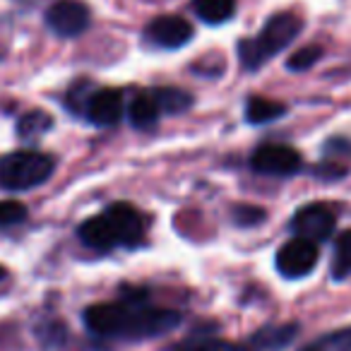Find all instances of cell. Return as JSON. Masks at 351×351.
Wrapping results in <instances>:
<instances>
[{"instance_id":"3","label":"cell","mask_w":351,"mask_h":351,"mask_svg":"<svg viewBox=\"0 0 351 351\" xmlns=\"http://www.w3.org/2000/svg\"><path fill=\"white\" fill-rule=\"evenodd\" d=\"M303 20L296 12H277L272 15L258 36L239 41V58L245 70H260L269 58L282 53L291 41L301 34Z\"/></svg>"},{"instance_id":"2","label":"cell","mask_w":351,"mask_h":351,"mask_svg":"<svg viewBox=\"0 0 351 351\" xmlns=\"http://www.w3.org/2000/svg\"><path fill=\"white\" fill-rule=\"evenodd\" d=\"M149 219L137 207L116 202L101 215H94L80 226V239L87 248L108 253L116 248H137L145 241Z\"/></svg>"},{"instance_id":"22","label":"cell","mask_w":351,"mask_h":351,"mask_svg":"<svg viewBox=\"0 0 351 351\" xmlns=\"http://www.w3.org/2000/svg\"><path fill=\"white\" fill-rule=\"evenodd\" d=\"M236 221L243 226H250V224H260L265 219V212L263 210H255V207H236L234 212Z\"/></svg>"},{"instance_id":"16","label":"cell","mask_w":351,"mask_h":351,"mask_svg":"<svg viewBox=\"0 0 351 351\" xmlns=\"http://www.w3.org/2000/svg\"><path fill=\"white\" fill-rule=\"evenodd\" d=\"M51 125H53V118L46 111H29L17 121V135L29 142V140L41 137L44 132H49Z\"/></svg>"},{"instance_id":"10","label":"cell","mask_w":351,"mask_h":351,"mask_svg":"<svg viewBox=\"0 0 351 351\" xmlns=\"http://www.w3.org/2000/svg\"><path fill=\"white\" fill-rule=\"evenodd\" d=\"M193 39V25L186 20V17L178 15H164L152 20L149 25L145 27V41L156 49H181L188 41Z\"/></svg>"},{"instance_id":"18","label":"cell","mask_w":351,"mask_h":351,"mask_svg":"<svg viewBox=\"0 0 351 351\" xmlns=\"http://www.w3.org/2000/svg\"><path fill=\"white\" fill-rule=\"evenodd\" d=\"M293 332H296V327H274V330H263L255 335V346L258 349H282V346H287L289 341L293 339Z\"/></svg>"},{"instance_id":"21","label":"cell","mask_w":351,"mask_h":351,"mask_svg":"<svg viewBox=\"0 0 351 351\" xmlns=\"http://www.w3.org/2000/svg\"><path fill=\"white\" fill-rule=\"evenodd\" d=\"M27 219V207L15 200H0V226H15Z\"/></svg>"},{"instance_id":"13","label":"cell","mask_w":351,"mask_h":351,"mask_svg":"<svg viewBox=\"0 0 351 351\" xmlns=\"http://www.w3.org/2000/svg\"><path fill=\"white\" fill-rule=\"evenodd\" d=\"M193 10L207 25H224L234 17L236 0H193Z\"/></svg>"},{"instance_id":"11","label":"cell","mask_w":351,"mask_h":351,"mask_svg":"<svg viewBox=\"0 0 351 351\" xmlns=\"http://www.w3.org/2000/svg\"><path fill=\"white\" fill-rule=\"evenodd\" d=\"M161 116H164V113H161L159 101H156V97H154L152 89L149 92H140L130 101V106H128V118H130L132 125L140 128V130H149V128H154Z\"/></svg>"},{"instance_id":"20","label":"cell","mask_w":351,"mask_h":351,"mask_svg":"<svg viewBox=\"0 0 351 351\" xmlns=\"http://www.w3.org/2000/svg\"><path fill=\"white\" fill-rule=\"evenodd\" d=\"M320 58H322L320 46H303L296 53H291V58L287 60V68L291 73H303V70H311Z\"/></svg>"},{"instance_id":"8","label":"cell","mask_w":351,"mask_h":351,"mask_svg":"<svg viewBox=\"0 0 351 351\" xmlns=\"http://www.w3.org/2000/svg\"><path fill=\"white\" fill-rule=\"evenodd\" d=\"M317 265V243L306 239H291L277 250V269L287 279H301Z\"/></svg>"},{"instance_id":"17","label":"cell","mask_w":351,"mask_h":351,"mask_svg":"<svg viewBox=\"0 0 351 351\" xmlns=\"http://www.w3.org/2000/svg\"><path fill=\"white\" fill-rule=\"evenodd\" d=\"M351 274V231L337 239L335 243V260H332V277L346 279Z\"/></svg>"},{"instance_id":"5","label":"cell","mask_w":351,"mask_h":351,"mask_svg":"<svg viewBox=\"0 0 351 351\" xmlns=\"http://www.w3.org/2000/svg\"><path fill=\"white\" fill-rule=\"evenodd\" d=\"M68 106L75 113H82L89 123L99 128H111L123 116V92L113 87L94 89V92L80 97L77 89H73L68 97Z\"/></svg>"},{"instance_id":"12","label":"cell","mask_w":351,"mask_h":351,"mask_svg":"<svg viewBox=\"0 0 351 351\" xmlns=\"http://www.w3.org/2000/svg\"><path fill=\"white\" fill-rule=\"evenodd\" d=\"M171 351H255V349L236 344V341H226L215 335H200V332H197V335L183 339L181 344H176Z\"/></svg>"},{"instance_id":"6","label":"cell","mask_w":351,"mask_h":351,"mask_svg":"<svg viewBox=\"0 0 351 351\" xmlns=\"http://www.w3.org/2000/svg\"><path fill=\"white\" fill-rule=\"evenodd\" d=\"M92 22V12L80 0H56L53 5L46 10V25L53 34L63 39H73L87 32Z\"/></svg>"},{"instance_id":"23","label":"cell","mask_w":351,"mask_h":351,"mask_svg":"<svg viewBox=\"0 0 351 351\" xmlns=\"http://www.w3.org/2000/svg\"><path fill=\"white\" fill-rule=\"evenodd\" d=\"M5 274H8V272H5V269L0 267V282H3V279H5Z\"/></svg>"},{"instance_id":"19","label":"cell","mask_w":351,"mask_h":351,"mask_svg":"<svg viewBox=\"0 0 351 351\" xmlns=\"http://www.w3.org/2000/svg\"><path fill=\"white\" fill-rule=\"evenodd\" d=\"M301 351H351V330L325 335L320 339L306 344Z\"/></svg>"},{"instance_id":"14","label":"cell","mask_w":351,"mask_h":351,"mask_svg":"<svg viewBox=\"0 0 351 351\" xmlns=\"http://www.w3.org/2000/svg\"><path fill=\"white\" fill-rule=\"evenodd\" d=\"M287 113V106L272 99L263 97H250L245 104V121L253 123V125H265V123H272L277 118H282Z\"/></svg>"},{"instance_id":"9","label":"cell","mask_w":351,"mask_h":351,"mask_svg":"<svg viewBox=\"0 0 351 351\" xmlns=\"http://www.w3.org/2000/svg\"><path fill=\"white\" fill-rule=\"evenodd\" d=\"M253 171L263 176H293L301 171L303 159L293 147L289 145H263L255 149L253 159H250Z\"/></svg>"},{"instance_id":"15","label":"cell","mask_w":351,"mask_h":351,"mask_svg":"<svg viewBox=\"0 0 351 351\" xmlns=\"http://www.w3.org/2000/svg\"><path fill=\"white\" fill-rule=\"evenodd\" d=\"M159 101V108L164 116H173V113H183L191 108L193 104V97L183 89H176V87H156L152 89Z\"/></svg>"},{"instance_id":"1","label":"cell","mask_w":351,"mask_h":351,"mask_svg":"<svg viewBox=\"0 0 351 351\" xmlns=\"http://www.w3.org/2000/svg\"><path fill=\"white\" fill-rule=\"evenodd\" d=\"M84 325L106 339H152L181 325V315L169 308L152 306L145 291L128 293L111 303H97L84 311Z\"/></svg>"},{"instance_id":"7","label":"cell","mask_w":351,"mask_h":351,"mask_svg":"<svg viewBox=\"0 0 351 351\" xmlns=\"http://www.w3.org/2000/svg\"><path fill=\"white\" fill-rule=\"evenodd\" d=\"M335 212L330 210L322 202H315V205H306L293 215L291 219V231L298 236V239L313 241V243H322L332 236L335 231Z\"/></svg>"},{"instance_id":"4","label":"cell","mask_w":351,"mask_h":351,"mask_svg":"<svg viewBox=\"0 0 351 351\" xmlns=\"http://www.w3.org/2000/svg\"><path fill=\"white\" fill-rule=\"evenodd\" d=\"M56 161L51 154L20 149L0 156V188L5 191H32L53 176Z\"/></svg>"}]
</instances>
